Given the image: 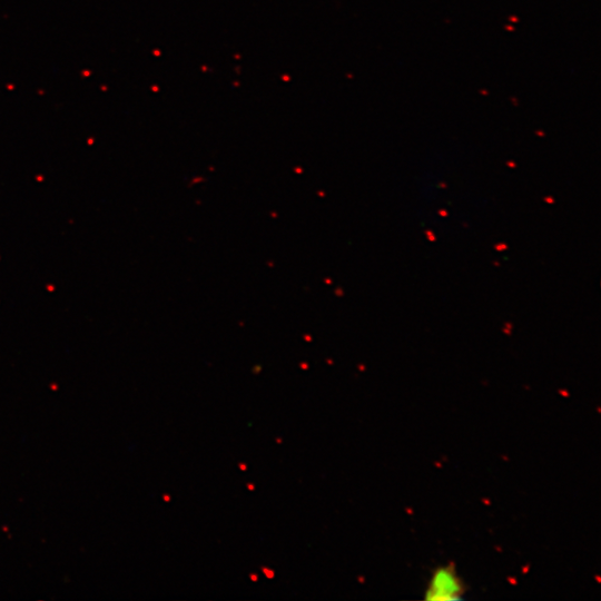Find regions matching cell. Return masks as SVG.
Returning a JSON list of instances; mask_svg holds the SVG:
<instances>
[{
  "label": "cell",
  "mask_w": 601,
  "mask_h": 601,
  "mask_svg": "<svg viewBox=\"0 0 601 601\" xmlns=\"http://www.w3.org/2000/svg\"><path fill=\"white\" fill-rule=\"evenodd\" d=\"M462 593V583L453 568L442 566L432 574L425 599L441 601L457 600Z\"/></svg>",
  "instance_id": "6da1fadb"
}]
</instances>
